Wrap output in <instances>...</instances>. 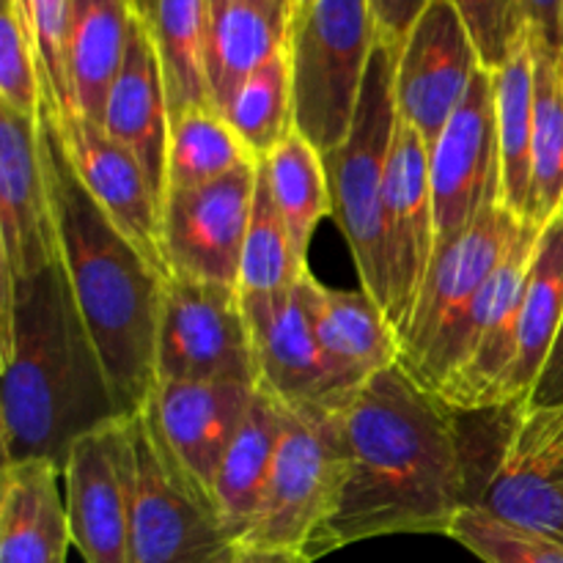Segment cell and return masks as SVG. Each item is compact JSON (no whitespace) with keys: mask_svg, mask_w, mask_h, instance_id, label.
Wrapping results in <instances>:
<instances>
[{"mask_svg":"<svg viewBox=\"0 0 563 563\" xmlns=\"http://www.w3.org/2000/svg\"><path fill=\"white\" fill-rule=\"evenodd\" d=\"M434 201V253L500 201L498 121L493 71L478 69L449 126L429 152Z\"/></svg>","mask_w":563,"mask_h":563,"instance_id":"obj_11","label":"cell"},{"mask_svg":"<svg viewBox=\"0 0 563 563\" xmlns=\"http://www.w3.org/2000/svg\"><path fill=\"white\" fill-rule=\"evenodd\" d=\"M306 273L308 262L297 253L289 229L269 196L262 165H258L256 196H253L251 225H247L236 289H240L242 300H267V297L295 289Z\"/></svg>","mask_w":563,"mask_h":563,"instance_id":"obj_33","label":"cell"},{"mask_svg":"<svg viewBox=\"0 0 563 563\" xmlns=\"http://www.w3.org/2000/svg\"><path fill=\"white\" fill-rule=\"evenodd\" d=\"M341 429L350 456L344 495L308 544V561L394 533H449L467 506L460 412L396 363L341 407Z\"/></svg>","mask_w":563,"mask_h":563,"instance_id":"obj_1","label":"cell"},{"mask_svg":"<svg viewBox=\"0 0 563 563\" xmlns=\"http://www.w3.org/2000/svg\"><path fill=\"white\" fill-rule=\"evenodd\" d=\"M482 69L476 44L449 0H432L396 58V113L432 146Z\"/></svg>","mask_w":563,"mask_h":563,"instance_id":"obj_15","label":"cell"},{"mask_svg":"<svg viewBox=\"0 0 563 563\" xmlns=\"http://www.w3.org/2000/svg\"><path fill=\"white\" fill-rule=\"evenodd\" d=\"M460 11L484 69L498 71L528 36L520 0H449Z\"/></svg>","mask_w":563,"mask_h":563,"instance_id":"obj_38","label":"cell"},{"mask_svg":"<svg viewBox=\"0 0 563 563\" xmlns=\"http://www.w3.org/2000/svg\"><path fill=\"white\" fill-rule=\"evenodd\" d=\"M58 132L71 168L99 209L146 258L148 267L163 280H170L163 236V201L154 192L143 165L102 126L91 124L82 115Z\"/></svg>","mask_w":563,"mask_h":563,"instance_id":"obj_19","label":"cell"},{"mask_svg":"<svg viewBox=\"0 0 563 563\" xmlns=\"http://www.w3.org/2000/svg\"><path fill=\"white\" fill-rule=\"evenodd\" d=\"M429 3L432 0H368L379 42L390 44L394 49L405 47L407 36L412 33V27L421 20Z\"/></svg>","mask_w":563,"mask_h":563,"instance_id":"obj_39","label":"cell"},{"mask_svg":"<svg viewBox=\"0 0 563 563\" xmlns=\"http://www.w3.org/2000/svg\"><path fill=\"white\" fill-rule=\"evenodd\" d=\"M38 119L0 108V280L58 262Z\"/></svg>","mask_w":563,"mask_h":563,"instance_id":"obj_17","label":"cell"},{"mask_svg":"<svg viewBox=\"0 0 563 563\" xmlns=\"http://www.w3.org/2000/svg\"><path fill=\"white\" fill-rule=\"evenodd\" d=\"M563 319V209L539 231L520 306V350L509 405H526ZM506 405V407H509Z\"/></svg>","mask_w":563,"mask_h":563,"instance_id":"obj_28","label":"cell"},{"mask_svg":"<svg viewBox=\"0 0 563 563\" xmlns=\"http://www.w3.org/2000/svg\"><path fill=\"white\" fill-rule=\"evenodd\" d=\"M42 159L53 201L58 251L71 295L130 418L157 383V324L165 280L99 209L71 168L58 126L38 115Z\"/></svg>","mask_w":563,"mask_h":563,"instance_id":"obj_3","label":"cell"},{"mask_svg":"<svg viewBox=\"0 0 563 563\" xmlns=\"http://www.w3.org/2000/svg\"><path fill=\"white\" fill-rule=\"evenodd\" d=\"M526 220L517 218L504 203H493L478 214L476 223L462 231L451 245L440 247L432 258L423 289L412 308L410 324L401 339L399 366L416 374L421 363L443 344L467 308L476 302L511 247L526 231Z\"/></svg>","mask_w":563,"mask_h":563,"instance_id":"obj_10","label":"cell"},{"mask_svg":"<svg viewBox=\"0 0 563 563\" xmlns=\"http://www.w3.org/2000/svg\"><path fill=\"white\" fill-rule=\"evenodd\" d=\"M157 379L258 385L240 289L176 275L165 280L157 324Z\"/></svg>","mask_w":563,"mask_h":563,"instance_id":"obj_9","label":"cell"},{"mask_svg":"<svg viewBox=\"0 0 563 563\" xmlns=\"http://www.w3.org/2000/svg\"><path fill=\"white\" fill-rule=\"evenodd\" d=\"M229 563H311V561L300 553H289V550L240 548Z\"/></svg>","mask_w":563,"mask_h":563,"instance_id":"obj_42","label":"cell"},{"mask_svg":"<svg viewBox=\"0 0 563 563\" xmlns=\"http://www.w3.org/2000/svg\"><path fill=\"white\" fill-rule=\"evenodd\" d=\"M537 47L563 58V0H520Z\"/></svg>","mask_w":563,"mask_h":563,"instance_id":"obj_40","label":"cell"},{"mask_svg":"<svg viewBox=\"0 0 563 563\" xmlns=\"http://www.w3.org/2000/svg\"><path fill=\"white\" fill-rule=\"evenodd\" d=\"M445 537L484 563H563V542L559 539L517 528L482 509H462Z\"/></svg>","mask_w":563,"mask_h":563,"instance_id":"obj_36","label":"cell"},{"mask_svg":"<svg viewBox=\"0 0 563 563\" xmlns=\"http://www.w3.org/2000/svg\"><path fill=\"white\" fill-rule=\"evenodd\" d=\"M236 135L258 159L267 157L286 135L295 132V97H291L289 49L275 53L242 80L223 108Z\"/></svg>","mask_w":563,"mask_h":563,"instance_id":"obj_34","label":"cell"},{"mask_svg":"<svg viewBox=\"0 0 563 563\" xmlns=\"http://www.w3.org/2000/svg\"><path fill=\"white\" fill-rule=\"evenodd\" d=\"M0 363L3 465L44 460L64 473L77 440L124 418L60 258L0 280Z\"/></svg>","mask_w":563,"mask_h":563,"instance_id":"obj_2","label":"cell"},{"mask_svg":"<svg viewBox=\"0 0 563 563\" xmlns=\"http://www.w3.org/2000/svg\"><path fill=\"white\" fill-rule=\"evenodd\" d=\"M258 163L223 110L196 108L170 119L168 190L209 185Z\"/></svg>","mask_w":563,"mask_h":563,"instance_id":"obj_31","label":"cell"},{"mask_svg":"<svg viewBox=\"0 0 563 563\" xmlns=\"http://www.w3.org/2000/svg\"><path fill=\"white\" fill-rule=\"evenodd\" d=\"M58 478L44 460L3 465L0 493V563H66L71 526Z\"/></svg>","mask_w":563,"mask_h":563,"instance_id":"obj_23","label":"cell"},{"mask_svg":"<svg viewBox=\"0 0 563 563\" xmlns=\"http://www.w3.org/2000/svg\"><path fill=\"white\" fill-rule=\"evenodd\" d=\"M561 401H563V319H561L559 335H555L553 341V350H550L542 374H539L537 385H533L526 405L550 407V405H561Z\"/></svg>","mask_w":563,"mask_h":563,"instance_id":"obj_41","label":"cell"},{"mask_svg":"<svg viewBox=\"0 0 563 563\" xmlns=\"http://www.w3.org/2000/svg\"><path fill=\"white\" fill-rule=\"evenodd\" d=\"M135 489L130 517V563H229L242 548L168 462L146 416H130Z\"/></svg>","mask_w":563,"mask_h":563,"instance_id":"obj_8","label":"cell"},{"mask_svg":"<svg viewBox=\"0 0 563 563\" xmlns=\"http://www.w3.org/2000/svg\"><path fill=\"white\" fill-rule=\"evenodd\" d=\"M135 22L132 0H71L69 75L82 119L102 126Z\"/></svg>","mask_w":563,"mask_h":563,"instance_id":"obj_27","label":"cell"},{"mask_svg":"<svg viewBox=\"0 0 563 563\" xmlns=\"http://www.w3.org/2000/svg\"><path fill=\"white\" fill-rule=\"evenodd\" d=\"M377 42L368 0H313L291 20L295 130L322 154L350 135Z\"/></svg>","mask_w":563,"mask_h":563,"instance_id":"obj_6","label":"cell"},{"mask_svg":"<svg viewBox=\"0 0 563 563\" xmlns=\"http://www.w3.org/2000/svg\"><path fill=\"white\" fill-rule=\"evenodd\" d=\"M311 3H313V0H289V5H291V20H295V16H300L302 11H306Z\"/></svg>","mask_w":563,"mask_h":563,"instance_id":"obj_43","label":"cell"},{"mask_svg":"<svg viewBox=\"0 0 563 563\" xmlns=\"http://www.w3.org/2000/svg\"><path fill=\"white\" fill-rule=\"evenodd\" d=\"M258 163L190 190H168L163 207L170 278L240 286Z\"/></svg>","mask_w":563,"mask_h":563,"instance_id":"obj_12","label":"cell"},{"mask_svg":"<svg viewBox=\"0 0 563 563\" xmlns=\"http://www.w3.org/2000/svg\"><path fill=\"white\" fill-rule=\"evenodd\" d=\"M163 66L170 119L196 108H214L207 82L209 0H132Z\"/></svg>","mask_w":563,"mask_h":563,"instance_id":"obj_26","label":"cell"},{"mask_svg":"<svg viewBox=\"0 0 563 563\" xmlns=\"http://www.w3.org/2000/svg\"><path fill=\"white\" fill-rule=\"evenodd\" d=\"M31 33L42 77V113L58 130L80 119L69 75V22L71 0H16Z\"/></svg>","mask_w":563,"mask_h":563,"instance_id":"obj_35","label":"cell"},{"mask_svg":"<svg viewBox=\"0 0 563 563\" xmlns=\"http://www.w3.org/2000/svg\"><path fill=\"white\" fill-rule=\"evenodd\" d=\"M539 231H542L539 225H526L517 245L500 264L498 291L478 330L476 344L465 363L438 390V396L451 410L476 412L509 405V385L517 366V350H520L522 289H526Z\"/></svg>","mask_w":563,"mask_h":563,"instance_id":"obj_20","label":"cell"},{"mask_svg":"<svg viewBox=\"0 0 563 563\" xmlns=\"http://www.w3.org/2000/svg\"><path fill=\"white\" fill-rule=\"evenodd\" d=\"M493 82L500 154V203L528 223L533 88H537V58H533L531 31L515 49V55L498 71H493Z\"/></svg>","mask_w":563,"mask_h":563,"instance_id":"obj_29","label":"cell"},{"mask_svg":"<svg viewBox=\"0 0 563 563\" xmlns=\"http://www.w3.org/2000/svg\"><path fill=\"white\" fill-rule=\"evenodd\" d=\"M302 291L324 361L346 399L374 374L399 363V335L366 291L328 289L311 269L302 278Z\"/></svg>","mask_w":563,"mask_h":563,"instance_id":"obj_22","label":"cell"},{"mask_svg":"<svg viewBox=\"0 0 563 563\" xmlns=\"http://www.w3.org/2000/svg\"><path fill=\"white\" fill-rule=\"evenodd\" d=\"M284 421L286 407L262 385H256L245 418L220 462L214 478V509L240 544L245 542L262 506Z\"/></svg>","mask_w":563,"mask_h":563,"instance_id":"obj_25","label":"cell"},{"mask_svg":"<svg viewBox=\"0 0 563 563\" xmlns=\"http://www.w3.org/2000/svg\"><path fill=\"white\" fill-rule=\"evenodd\" d=\"M71 544L86 563H130L135 445L130 418L77 440L64 467Z\"/></svg>","mask_w":563,"mask_h":563,"instance_id":"obj_14","label":"cell"},{"mask_svg":"<svg viewBox=\"0 0 563 563\" xmlns=\"http://www.w3.org/2000/svg\"><path fill=\"white\" fill-rule=\"evenodd\" d=\"M346 456L341 407L286 410L273 473L242 548L306 555L344 495Z\"/></svg>","mask_w":563,"mask_h":563,"instance_id":"obj_7","label":"cell"},{"mask_svg":"<svg viewBox=\"0 0 563 563\" xmlns=\"http://www.w3.org/2000/svg\"><path fill=\"white\" fill-rule=\"evenodd\" d=\"M258 165L297 253L308 262L313 231L333 212L322 152L295 130L267 157L258 159Z\"/></svg>","mask_w":563,"mask_h":563,"instance_id":"obj_30","label":"cell"},{"mask_svg":"<svg viewBox=\"0 0 563 563\" xmlns=\"http://www.w3.org/2000/svg\"><path fill=\"white\" fill-rule=\"evenodd\" d=\"M289 0H209L207 82L218 110L245 77L289 44Z\"/></svg>","mask_w":563,"mask_h":563,"instance_id":"obj_24","label":"cell"},{"mask_svg":"<svg viewBox=\"0 0 563 563\" xmlns=\"http://www.w3.org/2000/svg\"><path fill=\"white\" fill-rule=\"evenodd\" d=\"M467 506L563 542V401L460 412Z\"/></svg>","mask_w":563,"mask_h":563,"instance_id":"obj_4","label":"cell"},{"mask_svg":"<svg viewBox=\"0 0 563 563\" xmlns=\"http://www.w3.org/2000/svg\"><path fill=\"white\" fill-rule=\"evenodd\" d=\"M306 278V275H302ZM256 352L258 385L286 410L344 407V394L322 355L302 280L284 295L267 300H242Z\"/></svg>","mask_w":563,"mask_h":563,"instance_id":"obj_18","label":"cell"},{"mask_svg":"<svg viewBox=\"0 0 563 563\" xmlns=\"http://www.w3.org/2000/svg\"><path fill=\"white\" fill-rule=\"evenodd\" d=\"M533 58H537V88H533L528 223L542 229L563 209V58H555L537 44H533Z\"/></svg>","mask_w":563,"mask_h":563,"instance_id":"obj_32","label":"cell"},{"mask_svg":"<svg viewBox=\"0 0 563 563\" xmlns=\"http://www.w3.org/2000/svg\"><path fill=\"white\" fill-rule=\"evenodd\" d=\"M396 58L399 49L377 42L363 80L361 102L350 135L333 152H324V174L330 185V218L350 245L361 275V289L388 317L390 264L385 240V176L396 121Z\"/></svg>","mask_w":563,"mask_h":563,"instance_id":"obj_5","label":"cell"},{"mask_svg":"<svg viewBox=\"0 0 563 563\" xmlns=\"http://www.w3.org/2000/svg\"><path fill=\"white\" fill-rule=\"evenodd\" d=\"M102 130L119 141L143 165L154 192L163 201L168 196V143L170 102L154 44L146 27L135 16L126 44L124 66L113 82L104 108Z\"/></svg>","mask_w":563,"mask_h":563,"instance_id":"obj_21","label":"cell"},{"mask_svg":"<svg viewBox=\"0 0 563 563\" xmlns=\"http://www.w3.org/2000/svg\"><path fill=\"white\" fill-rule=\"evenodd\" d=\"M385 240L390 264L388 322L399 344L434 258V201L429 146L416 130L396 121L385 176Z\"/></svg>","mask_w":563,"mask_h":563,"instance_id":"obj_16","label":"cell"},{"mask_svg":"<svg viewBox=\"0 0 563 563\" xmlns=\"http://www.w3.org/2000/svg\"><path fill=\"white\" fill-rule=\"evenodd\" d=\"M42 77L31 33L16 0H5L0 20V108H9L25 119L42 115Z\"/></svg>","mask_w":563,"mask_h":563,"instance_id":"obj_37","label":"cell"},{"mask_svg":"<svg viewBox=\"0 0 563 563\" xmlns=\"http://www.w3.org/2000/svg\"><path fill=\"white\" fill-rule=\"evenodd\" d=\"M253 394L256 385L223 379H157L141 410L174 471L209 506L220 462Z\"/></svg>","mask_w":563,"mask_h":563,"instance_id":"obj_13","label":"cell"}]
</instances>
